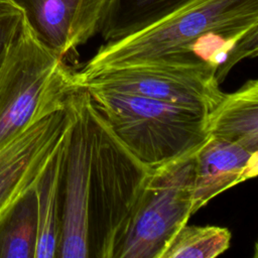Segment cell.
<instances>
[{
    "label": "cell",
    "mask_w": 258,
    "mask_h": 258,
    "mask_svg": "<svg viewBox=\"0 0 258 258\" xmlns=\"http://www.w3.org/2000/svg\"><path fill=\"white\" fill-rule=\"evenodd\" d=\"M258 52V0H194L164 18L106 41L75 80L102 70L163 55H192L223 82L240 60Z\"/></svg>",
    "instance_id": "obj_1"
},
{
    "label": "cell",
    "mask_w": 258,
    "mask_h": 258,
    "mask_svg": "<svg viewBox=\"0 0 258 258\" xmlns=\"http://www.w3.org/2000/svg\"><path fill=\"white\" fill-rule=\"evenodd\" d=\"M115 135L153 168L197 151L209 139L205 110L113 90L86 89Z\"/></svg>",
    "instance_id": "obj_2"
},
{
    "label": "cell",
    "mask_w": 258,
    "mask_h": 258,
    "mask_svg": "<svg viewBox=\"0 0 258 258\" xmlns=\"http://www.w3.org/2000/svg\"><path fill=\"white\" fill-rule=\"evenodd\" d=\"M89 186V257L114 258L151 168L115 135L93 106Z\"/></svg>",
    "instance_id": "obj_3"
},
{
    "label": "cell",
    "mask_w": 258,
    "mask_h": 258,
    "mask_svg": "<svg viewBox=\"0 0 258 258\" xmlns=\"http://www.w3.org/2000/svg\"><path fill=\"white\" fill-rule=\"evenodd\" d=\"M76 89L75 72L37 39L23 18L0 64V147L63 109Z\"/></svg>",
    "instance_id": "obj_4"
},
{
    "label": "cell",
    "mask_w": 258,
    "mask_h": 258,
    "mask_svg": "<svg viewBox=\"0 0 258 258\" xmlns=\"http://www.w3.org/2000/svg\"><path fill=\"white\" fill-rule=\"evenodd\" d=\"M197 151L151 168L114 258H160L194 214Z\"/></svg>",
    "instance_id": "obj_5"
},
{
    "label": "cell",
    "mask_w": 258,
    "mask_h": 258,
    "mask_svg": "<svg viewBox=\"0 0 258 258\" xmlns=\"http://www.w3.org/2000/svg\"><path fill=\"white\" fill-rule=\"evenodd\" d=\"M78 88L135 94L211 112L221 101L216 71L192 55H163L109 68L76 81Z\"/></svg>",
    "instance_id": "obj_6"
},
{
    "label": "cell",
    "mask_w": 258,
    "mask_h": 258,
    "mask_svg": "<svg viewBox=\"0 0 258 258\" xmlns=\"http://www.w3.org/2000/svg\"><path fill=\"white\" fill-rule=\"evenodd\" d=\"M90 95L84 88L70 96L73 114L61 178L60 223L56 257H89V186L92 131Z\"/></svg>",
    "instance_id": "obj_7"
},
{
    "label": "cell",
    "mask_w": 258,
    "mask_h": 258,
    "mask_svg": "<svg viewBox=\"0 0 258 258\" xmlns=\"http://www.w3.org/2000/svg\"><path fill=\"white\" fill-rule=\"evenodd\" d=\"M72 121L69 98L63 109L34 122L0 147V217L35 186Z\"/></svg>",
    "instance_id": "obj_8"
},
{
    "label": "cell",
    "mask_w": 258,
    "mask_h": 258,
    "mask_svg": "<svg viewBox=\"0 0 258 258\" xmlns=\"http://www.w3.org/2000/svg\"><path fill=\"white\" fill-rule=\"evenodd\" d=\"M37 39L60 57L100 32L109 0H9Z\"/></svg>",
    "instance_id": "obj_9"
},
{
    "label": "cell",
    "mask_w": 258,
    "mask_h": 258,
    "mask_svg": "<svg viewBox=\"0 0 258 258\" xmlns=\"http://www.w3.org/2000/svg\"><path fill=\"white\" fill-rule=\"evenodd\" d=\"M258 174V151L209 137L196 152L194 214L218 195Z\"/></svg>",
    "instance_id": "obj_10"
},
{
    "label": "cell",
    "mask_w": 258,
    "mask_h": 258,
    "mask_svg": "<svg viewBox=\"0 0 258 258\" xmlns=\"http://www.w3.org/2000/svg\"><path fill=\"white\" fill-rule=\"evenodd\" d=\"M210 137L236 142L258 151V81L248 80L221 101L207 115Z\"/></svg>",
    "instance_id": "obj_11"
},
{
    "label": "cell",
    "mask_w": 258,
    "mask_h": 258,
    "mask_svg": "<svg viewBox=\"0 0 258 258\" xmlns=\"http://www.w3.org/2000/svg\"><path fill=\"white\" fill-rule=\"evenodd\" d=\"M71 128L72 125L35 184L38 218L35 258H55L57 254L61 178Z\"/></svg>",
    "instance_id": "obj_12"
},
{
    "label": "cell",
    "mask_w": 258,
    "mask_h": 258,
    "mask_svg": "<svg viewBox=\"0 0 258 258\" xmlns=\"http://www.w3.org/2000/svg\"><path fill=\"white\" fill-rule=\"evenodd\" d=\"M194 0H109L100 33L105 41L124 37L184 7Z\"/></svg>",
    "instance_id": "obj_13"
},
{
    "label": "cell",
    "mask_w": 258,
    "mask_h": 258,
    "mask_svg": "<svg viewBox=\"0 0 258 258\" xmlns=\"http://www.w3.org/2000/svg\"><path fill=\"white\" fill-rule=\"evenodd\" d=\"M37 232L34 186L0 217V258H35Z\"/></svg>",
    "instance_id": "obj_14"
},
{
    "label": "cell",
    "mask_w": 258,
    "mask_h": 258,
    "mask_svg": "<svg viewBox=\"0 0 258 258\" xmlns=\"http://www.w3.org/2000/svg\"><path fill=\"white\" fill-rule=\"evenodd\" d=\"M231 239L228 228L186 223L170 239L160 258H215L229 249Z\"/></svg>",
    "instance_id": "obj_15"
},
{
    "label": "cell",
    "mask_w": 258,
    "mask_h": 258,
    "mask_svg": "<svg viewBox=\"0 0 258 258\" xmlns=\"http://www.w3.org/2000/svg\"><path fill=\"white\" fill-rule=\"evenodd\" d=\"M22 19L23 15L20 10H16L0 17V64L11 39L22 22Z\"/></svg>",
    "instance_id": "obj_16"
},
{
    "label": "cell",
    "mask_w": 258,
    "mask_h": 258,
    "mask_svg": "<svg viewBox=\"0 0 258 258\" xmlns=\"http://www.w3.org/2000/svg\"><path fill=\"white\" fill-rule=\"evenodd\" d=\"M19 10L16 6H14L9 0H0V17L6 15L8 13Z\"/></svg>",
    "instance_id": "obj_17"
}]
</instances>
